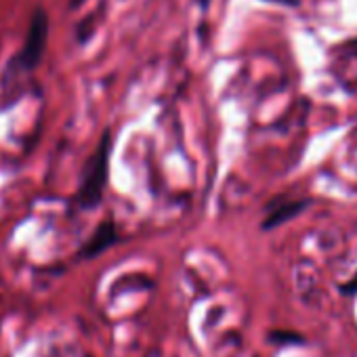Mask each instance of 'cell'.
I'll return each instance as SVG.
<instances>
[{"label":"cell","mask_w":357,"mask_h":357,"mask_svg":"<svg viewBox=\"0 0 357 357\" xmlns=\"http://www.w3.org/2000/svg\"><path fill=\"white\" fill-rule=\"evenodd\" d=\"M109 149H112V137L109 130L103 132L97 149L93 151L91 160L86 162L82 183L76 196V202L80 208H95L101 202L105 183H107V168H109Z\"/></svg>","instance_id":"6da1fadb"},{"label":"cell","mask_w":357,"mask_h":357,"mask_svg":"<svg viewBox=\"0 0 357 357\" xmlns=\"http://www.w3.org/2000/svg\"><path fill=\"white\" fill-rule=\"evenodd\" d=\"M47 43H49V15L43 7H38L30 20L26 43L22 47V53H20L24 70H34L43 61Z\"/></svg>","instance_id":"7a4b0ae2"},{"label":"cell","mask_w":357,"mask_h":357,"mask_svg":"<svg viewBox=\"0 0 357 357\" xmlns=\"http://www.w3.org/2000/svg\"><path fill=\"white\" fill-rule=\"evenodd\" d=\"M116 227L114 223L105 221L97 227V231L93 234V238L86 242V246L82 248V257H97L99 252H103L107 246H112L116 242Z\"/></svg>","instance_id":"3957f363"},{"label":"cell","mask_w":357,"mask_h":357,"mask_svg":"<svg viewBox=\"0 0 357 357\" xmlns=\"http://www.w3.org/2000/svg\"><path fill=\"white\" fill-rule=\"evenodd\" d=\"M305 208V202H288V204H282L275 213H271V217L265 221V227H275L288 219H292L294 215H298L301 211Z\"/></svg>","instance_id":"277c9868"},{"label":"cell","mask_w":357,"mask_h":357,"mask_svg":"<svg viewBox=\"0 0 357 357\" xmlns=\"http://www.w3.org/2000/svg\"><path fill=\"white\" fill-rule=\"evenodd\" d=\"M271 3H280V5H296V0H271Z\"/></svg>","instance_id":"5b68a950"},{"label":"cell","mask_w":357,"mask_h":357,"mask_svg":"<svg viewBox=\"0 0 357 357\" xmlns=\"http://www.w3.org/2000/svg\"><path fill=\"white\" fill-rule=\"evenodd\" d=\"M70 3H72V9H76V7H80L84 3V0H70Z\"/></svg>","instance_id":"8992f818"}]
</instances>
